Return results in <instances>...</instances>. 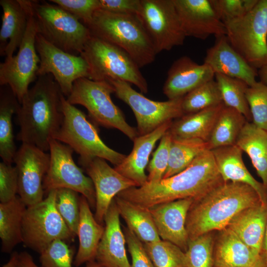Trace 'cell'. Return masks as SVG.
I'll list each match as a JSON object with an SVG mask.
<instances>
[{
  "label": "cell",
  "instance_id": "6da1fadb",
  "mask_svg": "<svg viewBox=\"0 0 267 267\" xmlns=\"http://www.w3.org/2000/svg\"><path fill=\"white\" fill-rule=\"evenodd\" d=\"M223 182L211 150H207L182 172L157 182L129 188L117 196L149 209L179 199H198Z\"/></svg>",
  "mask_w": 267,
  "mask_h": 267
},
{
  "label": "cell",
  "instance_id": "7a4b0ae2",
  "mask_svg": "<svg viewBox=\"0 0 267 267\" xmlns=\"http://www.w3.org/2000/svg\"><path fill=\"white\" fill-rule=\"evenodd\" d=\"M60 88L51 74L39 76L24 96L16 117L20 130L17 139L49 151L63 121Z\"/></svg>",
  "mask_w": 267,
  "mask_h": 267
},
{
  "label": "cell",
  "instance_id": "3957f363",
  "mask_svg": "<svg viewBox=\"0 0 267 267\" xmlns=\"http://www.w3.org/2000/svg\"><path fill=\"white\" fill-rule=\"evenodd\" d=\"M261 203L251 186L223 182L191 204L186 221L189 240L226 228L240 211Z\"/></svg>",
  "mask_w": 267,
  "mask_h": 267
},
{
  "label": "cell",
  "instance_id": "277c9868",
  "mask_svg": "<svg viewBox=\"0 0 267 267\" xmlns=\"http://www.w3.org/2000/svg\"><path fill=\"white\" fill-rule=\"evenodd\" d=\"M87 27L92 36L124 50L140 68L155 59L157 53L137 15L98 9Z\"/></svg>",
  "mask_w": 267,
  "mask_h": 267
},
{
  "label": "cell",
  "instance_id": "5b68a950",
  "mask_svg": "<svg viewBox=\"0 0 267 267\" xmlns=\"http://www.w3.org/2000/svg\"><path fill=\"white\" fill-rule=\"evenodd\" d=\"M89 66L90 80H119L148 92L147 81L132 57L120 47L91 36L80 54Z\"/></svg>",
  "mask_w": 267,
  "mask_h": 267
},
{
  "label": "cell",
  "instance_id": "8992f818",
  "mask_svg": "<svg viewBox=\"0 0 267 267\" xmlns=\"http://www.w3.org/2000/svg\"><path fill=\"white\" fill-rule=\"evenodd\" d=\"M61 106L63 121L54 139L70 146L81 158L99 157L115 166L123 162L127 155L105 144L87 115L69 103L64 95L61 98Z\"/></svg>",
  "mask_w": 267,
  "mask_h": 267
},
{
  "label": "cell",
  "instance_id": "52a82bcc",
  "mask_svg": "<svg viewBox=\"0 0 267 267\" xmlns=\"http://www.w3.org/2000/svg\"><path fill=\"white\" fill-rule=\"evenodd\" d=\"M113 93L114 87L108 81L82 78L74 82L71 93L66 98L72 105L85 107L89 117L98 125L117 129L133 141L138 136L137 131L127 122L122 111L112 101Z\"/></svg>",
  "mask_w": 267,
  "mask_h": 267
},
{
  "label": "cell",
  "instance_id": "ba28073f",
  "mask_svg": "<svg viewBox=\"0 0 267 267\" xmlns=\"http://www.w3.org/2000/svg\"><path fill=\"white\" fill-rule=\"evenodd\" d=\"M38 33L59 49L80 55L90 38V32L75 16L45 1L32 0Z\"/></svg>",
  "mask_w": 267,
  "mask_h": 267
},
{
  "label": "cell",
  "instance_id": "9c48e42d",
  "mask_svg": "<svg viewBox=\"0 0 267 267\" xmlns=\"http://www.w3.org/2000/svg\"><path fill=\"white\" fill-rule=\"evenodd\" d=\"M224 24L228 42L250 65L257 70L267 65V0Z\"/></svg>",
  "mask_w": 267,
  "mask_h": 267
},
{
  "label": "cell",
  "instance_id": "30bf717a",
  "mask_svg": "<svg viewBox=\"0 0 267 267\" xmlns=\"http://www.w3.org/2000/svg\"><path fill=\"white\" fill-rule=\"evenodd\" d=\"M46 195L41 202L26 207L22 222V242L39 254L55 240L75 237L56 210V190Z\"/></svg>",
  "mask_w": 267,
  "mask_h": 267
},
{
  "label": "cell",
  "instance_id": "8fae6325",
  "mask_svg": "<svg viewBox=\"0 0 267 267\" xmlns=\"http://www.w3.org/2000/svg\"><path fill=\"white\" fill-rule=\"evenodd\" d=\"M38 33L32 0H28V21L26 31L17 53L0 64V85L8 86L21 103L30 85L38 78L40 62L36 47Z\"/></svg>",
  "mask_w": 267,
  "mask_h": 267
},
{
  "label": "cell",
  "instance_id": "7c38bea8",
  "mask_svg": "<svg viewBox=\"0 0 267 267\" xmlns=\"http://www.w3.org/2000/svg\"><path fill=\"white\" fill-rule=\"evenodd\" d=\"M49 166L43 181L44 194L59 188H68L86 198L91 208L95 207L93 183L83 169L75 163L74 150L68 145L52 138L49 142Z\"/></svg>",
  "mask_w": 267,
  "mask_h": 267
},
{
  "label": "cell",
  "instance_id": "4fadbf2b",
  "mask_svg": "<svg viewBox=\"0 0 267 267\" xmlns=\"http://www.w3.org/2000/svg\"><path fill=\"white\" fill-rule=\"evenodd\" d=\"M107 81L113 86L116 96L128 104L134 113L138 135L149 134L164 123L184 115L182 109L183 97L154 101L135 90L126 82Z\"/></svg>",
  "mask_w": 267,
  "mask_h": 267
},
{
  "label": "cell",
  "instance_id": "5bb4252c",
  "mask_svg": "<svg viewBox=\"0 0 267 267\" xmlns=\"http://www.w3.org/2000/svg\"><path fill=\"white\" fill-rule=\"evenodd\" d=\"M137 15L157 54L183 44L186 37L173 0H141Z\"/></svg>",
  "mask_w": 267,
  "mask_h": 267
},
{
  "label": "cell",
  "instance_id": "9a60e30c",
  "mask_svg": "<svg viewBox=\"0 0 267 267\" xmlns=\"http://www.w3.org/2000/svg\"><path fill=\"white\" fill-rule=\"evenodd\" d=\"M36 47L40 59L38 77L52 75L65 97L71 93L76 80L89 78V65L81 55L59 49L39 33L36 38Z\"/></svg>",
  "mask_w": 267,
  "mask_h": 267
},
{
  "label": "cell",
  "instance_id": "2e32d148",
  "mask_svg": "<svg viewBox=\"0 0 267 267\" xmlns=\"http://www.w3.org/2000/svg\"><path fill=\"white\" fill-rule=\"evenodd\" d=\"M50 155L37 146L22 143L14 158L18 174V194L26 207L44 198L43 181L49 166Z\"/></svg>",
  "mask_w": 267,
  "mask_h": 267
},
{
  "label": "cell",
  "instance_id": "e0dca14e",
  "mask_svg": "<svg viewBox=\"0 0 267 267\" xmlns=\"http://www.w3.org/2000/svg\"><path fill=\"white\" fill-rule=\"evenodd\" d=\"M78 162L93 183L96 197L94 217L102 224L114 198L122 191L137 185L112 168L104 159L79 157Z\"/></svg>",
  "mask_w": 267,
  "mask_h": 267
},
{
  "label": "cell",
  "instance_id": "ac0fdd59",
  "mask_svg": "<svg viewBox=\"0 0 267 267\" xmlns=\"http://www.w3.org/2000/svg\"><path fill=\"white\" fill-rule=\"evenodd\" d=\"M186 37L205 40L211 35L226 36L224 24L210 0H173Z\"/></svg>",
  "mask_w": 267,
  "mask_h": 267
},
{
  "label": "cell",
  "instance_id": "d6986e66",
  "mask_svg": "<svg viewBox=\"0 0 267 267\" xmlns=\"http://www.w3.org/2000/svg\"><path fill=\"white\" fill-rule=\"evenodd\" d=\"M194 200L190 198L179 199L149 209L161 239L174 244L184 252L189 242L186 218Z\"/></svg>",
  "mask_w": 267,
  "mask_h": 267
},
{
  "label": "cell",
  "instance_id": "ffe728a7",
  "mask_svg": "<svg viewBox=\"0 0 267 267\" xmlns=\"http://www.w3.org/2000/svg\"><path fill=\"white\" fill-rule=\"evenodd\" d=\"M215 76L207 64H199L188 56H181L169 68L163 88V93L168 99L183 97L195 88L213 80Z\"/></svg>",
  "mask_w": 267,
  "mask_h": 267
},
{
  "label": "cell",
  "instance_id": "44dd1931",
  "mask_svg": "<svg viewBox=\"0 0 267 267\" xmlns=\"http://www.w3.org/2000/svg\"><path fill=\"white\" fill-rule=\"evenodd\" d=\"M204 63L210 66L215 74L240 79L249 87L257 82L258 70L231 46L225 35L216 38L214 45L207 50Z\"/></svg>",
  "mask_w": 267,
  "mask_h": 267
},
{
  "label": "cell",
  "instance_id": "7402d4cb",
  "mask_svg": "<svg viewBox=\"0 0 267 267\" xmlns=\"http://www.w3.org/2000/svg\"><path fill=\"white\" fill-rule=\"evenodd\" d=\"M120 216L114 199L104 217V231L95 256L97 263L104 267H131Z\"/></svg>",
  "mask_w": 267,
  "mask_h": 267
},
{
  "label": "cell",
  "instance_id": "603a6c76",
  "mask_svg": "<svg viewBox=\"0 0 267 267\" xmlns=\"http://www.w3.org/2000/svg\"><path fill=\"white\" fill-rule=\"evenodd\" d=\"M172 123V121H168L153 132L135 137L131 152L121 164L115 166V169L136 183L137 187L145 185L147 182L145 170L148 165L150 155L156 143L170 129Z\"/></svg>",
  "mask_w": 267,
  "mask_h": 267
},
{
  "label": "cell",
  "instance_id": "cb8c5ba5",
  "mask_svg": "<svg viewBox=\"0 0 267 267\" xmlns=\"http://www.w3.org/2000/svg\"><path fill=\"white\" fill-rule=\"evenodd\" d=\"M3 14L0 30V54L13 56L25 34L28 21V0H0Z\"/></svg>",
  "mask_w": 267,
  "mask_h": 267
},
{
  "label": "cell",
  "instance_id": "d4e9b609",
  "mask_svg": "<svg viewBox=\"0 0 267 267\" xmlns=\"http://www.w3.org/2000/svg\"><path fill=\"white\" fill-rule=\"evenodd\" d=\"M215 161L224 182L248 184L258 194L262 203L267 205V188L250 174L242 159V150L236 144L211 150Z\"/></svg>",
  "mask_w": 267,
  "mask_h": 267
},
{
  "label": "cell",
  "instance_id": "484cf974",
  "mask_svg": "<svg viewBox=\"0 0 267 267\" xmlns=\"http://www.w3.org/2000/svg\"><path fill=\"white\" fill-rule=\"evenodd\" d=\"M267 221V205L262 203L238 213L227 226L255 253H261Z\"/></svg>",
  "mask_w": 267,
  "mask_h": 267
},
{
  "label": "cell",
  "instance_id": "4316f807",
  "mask_svg": "<svg viewBox=\"0 0 267 267\" xmlns=\"http://www.w3.org/2000/svg\"><path fill=\"white\" fill-rule=\"evenodd\" d=\"M214 267H252L255 253L228 227L218 231L214 246Z\"/></svg>",
  "mask_w": 267,
  "mask_h": 267
},
{
  "label": "cell",
  "instance_id": "83f0119b",
  "mask_svg": "<svg viewBox=\"0 0 267 267\" xmlns=\"http://www.w3.org/2000/svg\"><path fill=\"white\" fill-rule=\"evenodd\" d=\"M80 206V215L77 233L79 245L73 263L77 267L86 262L94 261L104 231L102 224L93 215L88 201L82 195Z\"/></svg>",
  "mask_w": 267,
  "mask_h": 267
},
{
  "label": "cell",
  "instance_id": "f1b7e54d",
  "mask_svg": "<svg viewBox=\"0 0 267 267\" xmlns=\"http://www.w3.org/2000/svg\"><path fill=\"white\" fill-rule=\"evenodd\" d=\"M223 103L185 114L173 122L169 131L174 137L198 138L208 142Z\"/></svg>",
  "mask_w": 267,
  "mask_h": 267
},
{
  "label": "cell",
  "instance_id": "f546056e",
  "mask_svg": "<svg viewBox=\"0 0 267 267\" xmlns=\"http://www.w3.org/2000/svg\"><path fill=\"white\" fill-rule=\"evenodd\" d=\"M235 144L249 156L262 183L267 188V131L247 121Z\"/></svg>",
  "mask_w": 267,
  "mask_h": 267
},
{
  "label": "cell",
  "instance_id": "4dcf8cb0",
  "mask_svg": "<svg viewBox=\"0 0 267 267\" xmlns=\"http://www.w3.org/2000/svg\"><path fill=\"white\" fill-rule=\"evenodd\" d=\"M120 216L143 243L161 240L149 209L123 199L114 198Z\"/></svg>",
  "mask_w": 267,
  "mask_h": 267
},
{
  "label": "cell",
  "instance_id": "1f68e13d",
  "mask_svg": "<svg viewBox=\"0 0 267 267\" xmlns=\"http://www.w3.org/2000/svg\"><path fill=\"white\" fill-rule=\"evenodd\" d=\"M0 96V156L2 161L12 164L17 152L12 123L20 104L10 88L2 86Z\"/></svg>",
  "mask_w": 267,
  "mask_h": 267
},
{
  "label": "cell",
  "instance_id": "d6a6232c",
  "mask_svg": "<svg viewBox=\"0 0 267 267\" xmlns=\"http://www.w3.org/2000/svg\"><path fill=\"white\" fill-rule=\"evenodd\" d=\"M26 206L18 195L13 200L0 203V238L1 251L10 253L23 242L22 222Z\"/></svg>",
  "mask_w": 267,
  "mask_h": 267
},
{
  "label": "cell",
  "instance_id": "836d02e7",
  "mask_svg": "<svg viewBox=\"0 0 267 267\" xmlns=\"http://www.w3.org/2000/svg\"><path fill=\"white\" fill-rule=\"evenodd\" d=\"M247 121L244 116L237 110L224 105L207 142L209 149L235 145Z\"/></svg>",
  "mask_w": 267,
  "mask_h": 267
},
{
  "label": "cell",
  "instance_id": "e575fe53",
  "mask_svg": "<svg viewBox=\"0 0 267 267\" xmlns=\"http://www.w3.org/2000/svg\"><path fill=\"white\" fill-rule=\"evenodd\" d=\"M207 150H209L208 143L203 140L172 137L168 166L163 178L182 172Z\"/></svg>",
  "mask_w": 267,
  "mask_h": 267
},
{
  "label": "cell",
  "instance_id": "d590c367",
  "mask_svg": "<svg viewBox=\"0 0 267 267\" xmlns=\"http://www.w3.org/2000/svg\"><path fill=\"white\" fill-rule=\"evenodd\" d=\"M215 77L224 105L237 110L248 121H250L252 117L246 97V91L249 87L247 84L220 73L215 74Z\"/></svg>",
  "mask_w": 267,
  "mask_h": 267
},
{
  "label": "cell",
  "instance_id": "8d00e7d4",
  "mask_svg": "<svg viewBox=\"0 0 267 267\" xmlns=\"http://www.w3.org/2000/svg\"><path fill=\"white\" fill-rule=\"evenodd\" d=\"M216 80H210L195 88L182 99L184 114L197 112L222 103Z\"/></svg>",
  "mask_w": 267,
  "mask_h": 267
},
{
  "label": "cell",
  "instance_id": "74e56055",
  "mask_svg": "<svg viewBox=\"0 0 267 267\" xmlns=\"http://www.w3.org/2000/svg\"><path fill=\"white\" fill-rule=\"evenodd\" d=\"M143 245L155 267H186L185 252L174 244L161 239Z\"/></svg>",
  "mask_w": 267,
  "mask_h": 267
},
{
  "label": "cell",
  "instance_id": "f35d334b",
  "mask_svg": "<svg viewBox=\"0 0 267 267\" xmlns=\"http://www.w3.org/2000/svg\"><path fill=\"white\" fill-rule=\"evenodd\" d=\"M215 232H210L189 240L185 252L186 267H214Z\"/></svg>",
  "mask_w": 267,
  "mask_h": 267
},
{
  "label": "cell",
  "instance_id": "ab89813d",
  "mask_svg": "<svg viewBox=\"0 0 267 267\" xmlns=\"http://www.w3.org/2000/svg\"><path fill=\"white\" fill-rule=\"evenodd\" d=\"M79 193L68 188L56 189L55 207L73 235L77 236L80 215Z\"/></svg>",
  "mask_w": 267,
  "mask_h": 267
},
{
  "label": "cell",
  "instance_id": "60d3db41",
  "mask_svg": "<svg viewBox=\"0 0 267 267\" xmlns=\"http://www.w3.org/2000/svg\"><path fill=\"white\" fill-rule=\"evenodd\" d=\"M246 97L249 106L253 123L267 131V85L257 82L249 87Z\"/></svg>",
  "mask_w": 267,
  "mask_h": 267
},
{
  "label": "cell",
  "instance_id": "b9f144b4",
  "mask_svg": "<svg viewBox=\"0 0 267 267\" xmlns=\"http://www.w3.org/2000/svg\"><path fill=\"white\" fill-rule=\"evenodd\" d=\"M172 137L169 130L160 139L159 145L147 167V183L157 182L163 178L168 166Z\"/></svg>",
  "mask_w": 267,
  "mask_h": 267
},
{
  "label": "cell",
  "instance_id": "7bdbcfd3",
  "mask_svg": "<svg viewBox=\"0 0 267 267\" xmlns=\"http://www.w3.org/2000/svg\"><path fill=\"white\" fill-rule=\"evenodd\" d=\"M40 254L42 267H72L74 251L64 240L53 241Z\"/></svg>",
  "mask_w": 267,
  "mask_h": 267
},
{
  "label": "cell",
  "instance_id": "ee69618b",
  "mask_svg": "<svg viewBox=\"0 0 267 267\" xmlns=\"http://www.w3.org/2000/svg\"><path fill=\"white\" fill-rule=\"evenodd\" d=\"M259 0H210L219 19L223 23L241 17L250 11Z\"/></svg>",
  "mask_w": 267,
  "mask_h": 267
},
{
  "label": "cell",
  "instance_id": "f6af8a7d",
  "mask_svg": "<svg viewBox=\"0 0 267 267\" xmlns=\"http://www.w3.org/2000/svg\"><path fill=\"white\" fill-rule=\"evenodd\" d=\"M68 11L87 27L91 23L94 12L99 9V0H50Z\"/></svg>",
  "mask_w": 267,
  "mask_h": 267
},
{
  "label": "cell",
  "instance_id": "bcb514c9",
  "mask_svg": "<svg viewBox=\"0 0 267 267\" xmlns=\"http://www.w3.org/2000/svg\"><path fill=\"white\" fill-rule=\"evenodd\" d=\"M18 174L15 166L3 161L0 163V202H8L17 197Z\"/></svg>",
  "mask_w": 267,
  "mask_h": 267
},
{
  "label": "cell",
  "instance_id": "7dc6e473",
  "mask_svg": "<svg viewBox=\"0 0 267 267\" xmlns=\"http://www.w3.org/2000/svg\"><path fill=\"white\" fill-rule=\"evenodd\" d=\"M123 232L132 258L131 267H155L145 250L143 243L128 227Z\"/></svg>",
  "mask_w": 267,
  "mask_h": 267
},
{
  "label": "cell",
  "instance_id": "c3c4849f",
  "mask_svg": "<svg viewBox=\"0 0 267 267\" xmlns=\"http://www.w3.org/2000/svg\"><path fill=\"white\" fill-rule=\"evenodd\" d=\"M99 9L106 11L138 15L141 0H99Z\"/></svg>",
  "mask_w": 267,
  "mask_h": 267
},
{
  "label": "cell",
  "instance_id": "681fc988",
  "mask_svg": "<svg viewBox=\"0 0 267 267\" xmlns=\"http://www.w3.org/2000/svg\"><path fill=\"white\" fill-rule=\"evenodd\" d=\"M17 267H42L35 263L32 256L27 252L19 253Z\"/></svg>",
  "mask_w": 267,
  "mask_h": 267
},
{
  "label": "cell",
  "instance_id": "f907efd6",
  "mask_svg": "<svg viewBox=\"0 0 267 267\" xmlns=\"http://www.w3.org/2000/svg\"><path fill=\"white\" fill-rule=\"evenodd\" d=\"M19 253L14 252L10 256L9 261L2 267H17Z\"/></svg>",
  "mask_w": 267,
  "mask_h": 267
},
{
  "label": "cell",
  "instance_id": "816d5d0a",
  "mask_svg": "<svg viewBox=\"0 0 267 267\" xmlns=\"http://www.w3.org/2000/svg\"><path fill=\"white\" fill-rule=\"evenodd\" d=\"M258 75L260 79V82L267 85V65L258 70Z\"/></svg>",
  "mask_w": 267,
  "mask_h": 267
},
{
  "label": "cell",
  "instance_id": "f5cc1de1",
  "mask_svg": "<svg viewBox=\"0 0 267 267\" xmlns=\"http://www.w3.org/2000/svg\"><path fill=\"white\" fill-rule=\"evenodd\" d=\"M261 254L263 256L267 263V221L266 228L265 237Z\"/></svg>",
  "mask_w": 267,
  "mask_h": 267
},
{
  "label": "cell",
  "instance_id": "db71d44e",
  "mask_svg": "<svg viewBox=\"0 0 267 267\" xmlns=\"http://www.w3.org/2000/svg\"><path fill=\"white\" fill-rule=\"evenodd\" d=\"M252 267H267V263L261 254Z\"/></svg>",
  "mask_w": 267,
  "mask_h": 267
},
{
  "label": "cell",
  "instance_id": "11a10c76",
  "mask_svg": "<svg viewBox=\"0 0 267 267\" xmlns=\"http://www.w3.org/2000/svg\"><path fill=\"white\" fill-rule=\"evenodd\" d=\"M86 267H104V266L100 265L97 262L94 261L88 262Z\"/></svg>",
  "mask_w": 267,
  "mask_h": 267
}]
</instances>
